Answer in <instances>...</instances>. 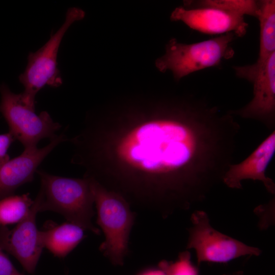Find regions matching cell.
<instances>
[{"label": "cell", "mask_w": 275, "mask_h": 275, "mask_svg": "<svg viewBox=\"0 0 275 275\" xmlns=\"http://www.w3.org/2000/svg\"><path fill=\"white\" fill-rule=\"evenodd\" d=\"M109 122L94 115L78 142L89 177L167 218L203 202L233 163L230 117L206 99L164 97Z\"/></svg>", "instance_id": "cell-1"}, {"label": "cell", "mask_w": 275, "mask_h": 275, "mask_svg": "<svg viewBox=\"0 0 275 275\" xmlns=\"http://www.w3.org/2000/svg\"><path fill=\"white\" fill-rule=\"evenodd\" d=\"M36 173L41 181L37 196L39 199V212H57L68 222L99 234V229L92 222L95 214L94 201L88 178L61 177L41 170Z\"/></svg>", "instance_id": "cell-2"}, {"label": "cell", "mask_w": 275, "mask_h": 275, "mask_svg": "<svg viewBox=\"0 0 275 275\" xmlns=\"http://www.w3.org/2000/svg\"><path fill=\"white\" fill-rule=\"evenodd\" d=\"M88 179L97 211V223L105 237L99 250L113 264L121 265L128 252L135 215L123 196Z\"/></svg>", "instance_id": "cell-3"}, {"label": "cell", "mask_w": 275, "mask_h": 275, "mask_svg": "<svg viewBox=\"0 0 275 275\" xmlns=\"http://www.w3.org/2000/svg\"><path fill=\"white\" fill-rule=\"evenodd\" d=\"M236 38L234 33H228L190 44L172 38L166 45L165 53L156 60V67L163 73L171 71L175 80L179 81L194 72L219 67L234 56L232 43Z\"/></svg>", "instance_id": "cell-4"}, {"label": "cell", "mask_w": 275, "mask_h": 275, "mask_svg": "<svg viewBox=\"0 0 275 275\" xmlns=\"http://www.w3.org/2000/svg\"><path fill=\"white\" fill-rule=\"evenodd\" d=\"M85 12L77 7L68 9L65 20L60 29L51 34L48 41L39 50L30 52L24 72L18 77L24 90L21 96L29 105L35 107L37 93L47 85L58 88L63 84L57 67L58 52L65 34L75 21L82 19Z\"/></svg>", "instance_id": "cell-5"}, {"label": "cell", "mask_w": 275, "mask_h": 275, "mask_svg": "<svg viewBox=\"0 0 275 275\" xmlns=\"http://www.w3.org/2000/svg\"><path fill=\"white\" fill-rule=\"evenodd\" d=\"M0 113L9 126V132L24 148L37 147L41 140L57 136L62 126L48 112L37 115L35 107L24 102L21 93L12 92L5 84L0 85Z\"/></svg>", "instance_id": "cell-6"}, {"label": "cell", "mask_w": 275, "mask_h": 275, "mask_svg": "<svg viewBox=\"0 0 275 275\" xmlns=\"http://www.w3.org/2000/svg\"><path fill=\"white\" fill-rule=\"evenodd\" d=\"M187 229L186 249L195 251L198 265L203 262L226 263L245 256H259L262 251L215 229L204 211H194Z\"/></svg>", "instance_id": "cell-7"}, {"label": "cell", "mask_w": 275, "mask_h": 275, "mask_svg": "<svg viewBox=\"0 0 275 275\" xmlns=\"http://www.w3.org/2000/svg\"><path fill=\"white\" fill-rule=\"evenodd\" d=\"M233 68L237 77L253 85V98L244 106L229 112L260 122L267 128L275 126V52L261 65L255 63Z\"/></svg>", "instance_id": "cell-8"}, {"label": "cell", "mask_w": 275, "mask_h": 275, "mask_svg": "<svg viewBox=\"0 0 275 275\" xmlns=\"http://www.w3.org/2000/svg\"><path fill=\"white\" fill-rule=\"evenodd\" d=\"M39 212L37 196L28 214L14 228L0 225V248L13 256L30 273L34 272L44 249L36 222Z\"/></svg>", "instance_id": "cell-9"}, {"label": "cell", "mask_w": 275, "mask_h": 275, "mask_svg": "<svg viewBox=\"0 0 275 275\" xmlns=\"http://www.w3.org/2000/svg\"><path fill=\"white\" fill-rule=\"evenodd\" d=\"M170 19L181 21L191 29L208 35L234 33L237 37H242L249 26L244 16L208 7L186 8L179 6L172 11Z\"/></svg>", "instance_id": "cell-10"}, {"label": "cell", "mask_w": 275, "mask_h": 275, "mask_svg": "<svg viewBox=\"0 0 275 275\" xmlns=\"http://www.w3.org/2000/svg\"><path fill=\"white\" fill-rule=\"evenodd\" d=\"M67 140L64 133L50 140L45 146L24 148L19 156L10 159L0 169V200L13 195L22 185L34 179L38 168L59 145Z\"/></svg>", "instance_id": "cell-11"}, {"label": "cell", "mask_w": 275, "mask_h": 275, "mask_svg": "<svg viewBox=\"0 0 275 275\" xmlns=\"http://www.w3.org/2000/svg\"><path fill=\"white\" fill-rule=\"evenodd\" d=\"M274 152L275 132L273 130L246 158L229 166L224 175L223 183L231 188L242 189L243 180H258L263 183L268 193L274 195L275 184L266 175V171Z\"/></svg>", "instance_id": "cell-12"}, {"label": "cell", "mask_w": 275, "mask_h": 275, "mask_svg": "<svg viewBox=\"0 0 275 275\" xmlns=\"http://www.w3.org/2000/svg\"><path fill=\"white\" fill-rule=\"evenodd\" d=\"M84 229L68 222L45 231H40L44 248L54 256L63 258L70 253L84 238Z\"/></svg>", "instance_id": "cell-13"}, {"label": "cell", "mask_w": 275, "mask_h": 275, "mask_svg": "<svg viewBox=\"0 0 275 275\" xmlns=\"http://www.w3.org/2000/svg\"><path fill=\"white\" fill-rule=\"evenodd\" d=\"M257 19L260 26L259 56L255 64L261 65L275 52V1L261 0Z\"/></svg>", "instance_id": "cell-14"}, {"label": "cell", "mask_w": 275, "mask_h": 275, "mask_svg": "<svg viewBox=\"0 0 275 275\" xmlns=\"http://www.w3.org/2000/svg\"><path fill=\"white\" fill-rule=\"evenodd\" d=\"M183 7L186 8L213 7L242 16L250 15L257 18L259 2L255 0L185 1Z\"/></svg>", "instance_id": "cell-15"}, {"label": "cell", "mask_w": 275, "mask_h": 275, "mask_svg": "<svg viewBox=\"0 0 275 275\" xmlns=\"http://www.w3.org/2000/svg\"><path fill=\"white\" fill-rule=\"evenodd\" d=\"M29 194L11 195L0 200V225L18 223L28 214L33 205Z\"/></svg>", "instance_id": "cell-16"}, {"label": "cell", "mask_w": 275, "mask_h": 275, "mask_svg": "<svg viewBox=\"0 0 275 275\" xmlns=\"http://www.w3.org/2000/svg\"><path fill=\"white\" fill-rule=\"evenodd\" d=\"M158 267L167 275H198V268L192 263L188 251L180 253L174 262L161 261Z\"/></svg>", "instance_id": "cell-17"}, {"label": "cell", "mask_w": 275, "mask_h": 275, "mask_svg": "<svg viewBox=\"0 0 275 275\" xmlns=\"http://www.w3.org/2000/svg\"><path fill=\"white\" fill-rule=\"evenodd\" d=\"M254 212L259 217V228L261 230L268 228L274 223V199L267 204L258 206Z\"/></svg>", "instance_id": "cell-18"}, {"label": "cell", "mask_w": 275, "mask_h": 275, "mask_svg": "<svg viewBox=\"0 0 275 275\" xmlns=\"http://www.w3.org/2000/svg\"><path fill=\"white\" fill-rule=\"evenodd\" d=\"M14 141L10 132L0 134V169L10 160L7 151Z\"/></svg>", "instance_id": "cell-19"}, {"label": "cell", "mask_w": 275, "mask_h": 275, "mask_svg": "<svg viewBox=\"0 0 275 275\" xmlns=\"http://www.w3.org/2000/svg\"><path fill=\"white\" fill-rule=\"evenodd\" d=\"M0 248V275H23L19 272Z\"/></svg>", "instance_id": "cell-20"}, {"label": "cell", "mask_w": 275, "mask_h": 275, "mask_svg": "<svg viewBox=\"0 0 275 275\" xmlns=\"http://www.w3.org/2000/svg\"><path fill=\"white\" fill-rule=\"evenodd\" d=\"M139 275H167L164 271L160 268H152L146 270L139 273Z\"/></svg>", "instance_id": "cell-21"}, {"label": "cell", "mask_w": 275, "mask_h": 275, "mask_svg": "<svg viewBox=\"0 0 275 275\" xmlns=\"http://www.w3.org/2000/svg\"><path fill=\"white\" fill-rule=\"evenodd\" d=\"M223 275H243V272L241 271H238L231 273L224 274Z\"/></svg>", "instance_id": "cell-22"}, {"label": "cell", "mask_w": 275, "mask_h": 275, "mask_svg": "<svg viewBox=\"0 0 275 275\" xmlns=\"http://www.w3.org/2000/svg\"><path fill=\"white\" fill-rule=\"evenodd\" d=\"M136 275H139V273H138V274H136Z\"/></svg>", "instance_id": "cell-23"}]
</instances>
